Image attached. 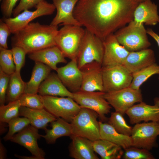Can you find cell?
Wrapping results in <instances>:
<instances>
[{"instance_id":"e0dca14e","label":"cell","mask_w":159,"mask_h":159,"mask_svg":"<svg viewBox=\"0 0 159 159\" xmlns=\"http://www.w3.org/2000/svg\"><path fill=\"white\" fill-rule=\"evenodd\" d=\"M125 114L128 117L131 124H135L142 121L159 122V107L155 104L151 105L142 101L133 105Z\"/></svg>"},{"instance_id":"3957f363","label":"cell","mask_w":159,"mask_h":159,"mask_svg":"<svg viewBox=\"0 0 159 159\" xmlns=\"http://www.w3.org/2000/svg\"><path fill=\"white\" fill-rule=\"evenodd\" d=\"M147 34L143 24L133 20L114 33L119 43L130 52L147 49L150 46Z\"/></svg>"},{"instance_id":"52a82bcc","label":"cell","mask_w":159,"mask_h":159,"mask_svg":"<svg viewBox=\"0 0 159 159\" xmlns=\"http://www.w3.org/2000/svg\"><path fill=\"white\" fill-rule=\"evenodd\" d=\"M41 97L44 108L56 118L70 123L81 107L71 97L45 95Z\"/></svg>"},{"instance_id":"f35d334b","label":"cell","mask_w":159,"mask_h":159,"mask_svg":"<svg viewBox=\"0 0 159 159\" xmlns=\"http://www.w3.org/2000/svg\"><path fill=\"white\" fill-rule=\"evenodd\" d=\"M43 0H20L18 5L13 11L12 14L15 17L22 11L29 10L33 7H35L40 2Z\"/></svg>"},{"instance_id":"c3c4849f","label":"cell","mask_w":159,"mask_h":159,"mask_svg":"<svg viewBox=\"0 0 159 159\" xmlns=\"http://www.w3.org/2000/svg\"></svg>"},{"instance_id":"7dc6e473","label":"cell","mask_w":159,"mask_h":159,"mask_svg":"<svg viewBox=\"0 0 159 159\" xmlns=\"http://www.w3.org/2000/svg\"><path fill=\"white\" fill-rule=\"evenodd\" d=\"M137 1L139 2L140 3V2L143 1L145 0H137Z\"/></svg>"},{"instance_id":"2e32d148","label":"cell","mask_w":159,"mask_h":159,"mask_svg":"<svg viewBox=\"0 0 159 159\" xmlns=\"http://www.w3.org/2000/svg\"><path fill=\"white\" fill-rule=\"evenodd\" d=\"M56 72L63 84L70 92L74 93L80 90L82 75L77 59L71 60L64 66L58 68Z\"/></svg>"},{"instance_id":"8fae6325","label":"cell","mask_w":159,"mask_h":159,"mask_svg":"<svg viewBox=\"0 0 159 159\" xmlns=\"http://www.w3.org/2000/svg\"><path fill=\"white\" fill-rule=\"evenodd\" d=\"M159 135V122H144L135 124L132 128L130 135L132 146L151 150L156 144Z\"/></svg>"},{"instance_id":"74e56055","label":"cell","mask_w":159,"mask_h":159,"mask_svg":"<svg viewBox=\"0 0 159 159\" xmlns=\"http://www.w3.org/2000/svg\"><path fill=\"white\" fill-rule=\"evenodd\" d=\"M10 77L0 69V106L4 105Z\"/></svg>"},{"instance_id":"d6986e66","label":"cell","mask_w":159,"mask_h":159,"mask_svg":"<svg viewBox=\"0 0 159 159\" xmlns=\"http://www.w3.org/2000/svg\"><path fill=\"white\" fill-rule=\"evenodd\" d=\"M153 51L148 48L130 52L123 65L131 73L155 63Z\"/></svg>"},{"instance_id":"4dcf8cb0","label":"cell","mask_w":159,"mask_h":159,"mask_svg":"<svg viewBox=\"0 0 159 159\" xmlns=\"http://www.w3.org/2000/svg\"><path fill=\"white\" fill-rule=\"evenodd\" d=\"M108 122L118 132L130 136L132 127L127 124L122 114L116 111L112 112Z\"/></svg>"},{"instance_id":"836d02e7","label":"cell","mask_w":159,"mask_h":159,"mask_svg":"<svg viewBox=\"0 0 159 159\" xmlns=\"http://www.w3.org/2000/svg\"><path fill=\"white\" fill-rule=\"evenodd\" d=\"M8 124L9 130L3 137L5 141L10 140L16 133L19 132L30 125V122L29 120L25 117H18L10 120Z\"/></svg>"},{"instance_id":"f6af8a7d","label":"cell","mask_w":159,"mask_h":159,"mask_svg":"<svg viewBox=\"0 0 159 159\" xmlns=\"http://www.w3.org/2000/svg\"><path fill=\"white\" fill-rule=\"evenodd\" d=\"M0 122V135H2L5 132L6 130V129L5 128L6 127L5 125L6 123Z\"/></svg>"},{"instance_id":"f546056e","label":"cell","mask_w":159,"mask_h":159,"mask_svg":"<svg viewBox=\"0 0 159 159\" xmlns=\"http://www.w3.org/2000/svg\"><path fill=\"white\" fill-rule=\"evenodd\" d=\"M159 74V65L155 63L132 74L133 78L130 87L140 89V86L152 75Z\"/></svg>"},{"instance_id":"d4e9b609","label":"cell","mask_w":159,"mask_h":159,"mask_svg":"<svg viewBox=\"0 0 159 159\" xmlns=\"http://www.w3.org/2000/svg\"><path fill=\"white\" fill-rule=\"evenodd\" d=\"M51 129L47 128L44 130L45 135H41L47 143L54 144L57 140L63 136L71 137L72 135L71 124L61 118L50 122Z\"/></svg>"},{"instance_id":"5b68a950","label":"cell","mask_w":159,"mask_h":159,"mask_svg":"<svg viewBox=\"0 0 159 159\" xmlns=\"http://www.w3.org/2000/svg\"><path fill=\"white\" fill-rule=\"evenodd\" d=\"M98 117V115L94 111L81 108L70 122L72 135L85 138L93 141L101 139Z\"/></svg>"},{"instance_id":"b9f144b4","label":"cell","mask_w":159,"mask_h":159,"mask_svg":"<svg viewBox=\"0 0 159 159\" xmlns=\"http://www.w3.org/2000/svg\"><path fill=\"white\" fill-rule=\"evenodd\" d=\"M147 32L148 34L151 36L156 41L159 47V36L150 28L147 29Z\"/></svg>"},{"instance_id":"4fadbf2b","label":"cell","mask_w":159,"mask_h":159,"mask_svg":"<svg viewBox=\"0 0 159 159\" xmlns=\"http://www.w3.org/2000/svg\"><path fill=\"white\" fill-rule=\"evenodd\" d=\"M103 42L102 67L123 65L130 52L119 43L114 34L107 36L103 40Z\"/></svg>"},{"instance_id":"484cf974","label":"cell","mask_w":159,"mask_h":159,"mask_svg":"<svg viewBox=\"0 0 159 159\" xmlns=\"http://www.w3.org/2000/svg\"><path fill=\"white\" fill-rule=\"evenodd\" d=\"M101 139L112 143L124 149L132 146L130 136L121 134L108 123L99 121Z\"/></svg>"},{"instance_id":"9c48e42d","label":"cell","mask_w":159,"mask_h":159,"mask_svg":"<svg viewBox=\"0 0 159 159\" xmlns=\"http://www.w3.org/2000/svg\"><path fill=\"white\" fill-rule=\"evenodd\" d=\"M104 92L118 90L130 87L133 78L123 65L102 67Z\"/></svg>"},{"instance_id":"f1b7e54d","label":"cell","mask_w":159,"mask_h":159,"mask_svg":"<svg viewBox=\"0 0 159 159\" xmlns=\"http://www.w3.org/2000/svg\"><path fill=\"white\" fill-rule=\"evenodd\" d=\"M26 85L20 73L15 72L10 75L6 97L8 102L19 100L24 93Z\"/></svg>"},{"instance_id":"7402d4cb","label":"cell","mask_w":159,"mask_h":159,"mask_svg":"<svg viewBox=\"0 0 159 159\" xmlns=\"http://www.w3.org/2000/svg\"><path fill=\"white\" fill-rule=\"evenodd\" d=\"M38 93L42 96L49 95L73 98V93L63 84L57 74L50 73L41 83Z\"/></svg>"},{"instance_id":"4316f807","label":"cell","mask_w":159,"mask_h":159,"mask_svg":"<svg viewBox=\"0 0 159 159\" xmlns=\"http://www.w3.org/2000/svg\"><path fill=\"white\" fill-rule=\"evenodd\" d=\"M52 69L45 64L35 62L31 78L26 82L24 93L34 94L38 93L39 86L50 74Z\"/></svg>"},{"instance_id":"9a60e30c","label":"cell","mask_w":159,"mask_h":159,"mask_svg":"<svg viewBox=\"0 0 159 159\" xmlns=\"http://www.w3.org/2000/svg\"><path fill=\"white\" fill-rule=\"evenodd\" d=\"M38 129L29 125L14 135L10 140L23 146L38 159H44L45 153L39 147L37 143L38 140L41 137Z\"/></svg>"},{"instance_id":"d590c367","label":"cell","mask_w":159,"mask_h":159,"mask_svg":"<svg viewBox=\"0 0 159 159\" xmlns=\"http://www.w3.org/2000/svg\"><path fill=\"white\" fill-rule=\"evenodd\" d=\"M122 155L124 159H154L155 158L149 150L131 146L124 149Z\"/></svg>"},{"instance_id":"44dd1931","label":"cell","mask_w":159,"mask_h":159,"mask_svg":"<svg viewBox=\"0 0 159 159\" xmlns=\"http://www.w3.org/2000/svg\"><path fill=\"white\" fill-rule=\"evenodd\" d=\"M72 141L69 147V155L75 159H98L95 153L93 142L87 138L77 136L70 137Z\"/></svg>"},{"instance_id":"e575fe53","label":"cell","mask_w":159,"mask_h":159,"mask_svg":"<svg viewBox=\"0 0 159 159\" xmlns=\"http://www.w3.org/2000/svg\"><path fill=\"white\" fill-rule=\"evenodd\" d=\"M21 107L32 109H41L44 108L41 95L37 93H24L19 99Z\"/></svg>"},{"instance_id":"ffe728a7","label":"cell","mask_w":159,"mask_h":159,"mask_svg":"<svg viewBox=\"0 0 159 159\" xmlns=\"http://www.w3.org/2000/svg\"><path fill=\"white\" fill-rule=\"evenodd\" d=\"M29 54V57L35 62L42 63L56 71L57 65L59 63L67 62L65 57L59 49L54 46L33 52Z\"/></svg>"},{"instance_id":"7c38bea8","label":"cell","mask_w":159,"mask_h":159,"mask_svg":"<svg viewBox=\"0 0 159 159\" xmlns=\"http://www.w3.org/2000/svg\"><path fill=\"white\" fill-rule=\"evenodd\" d=\"M104 97L115 111L123 115L134 104L143 100L140 89L130 87L120 90L105 92Z\"/></svg>"},{"instance_id":"7a4b0ae2","label":"cell","mask_w":159,"mask_h":159,"mask_svg":"<svg viewBox=\"0 0 159 159\" xmlns=\"http://www.w3.org/2000/svg\"><path fill=\"white\" fill-rule=\"evenodd\" d=\"M58 26L31 22L11 38L12 47L23 49L27 54L56 45L55 39Z\"/></svg>"},{"instance_id":"7bdbcfd3","label":"cell","mask_w":159,"mask_h":159,"mask_svg":"<svg viewBox=\"0 0 159 159\" xmlns=\"http://www.w3.org/2000/svg\"><path fill=\"white\" fill-rule=\"evenodd\" d=\"M6 149L3 144L1 140L0 141V159H5L6 157Z\"/></svg>"},{"instance_id":"ee69618b","label":"cell","mask_w":159,"mask_h":159,"mask_svg":"<svg viewBox=\"0 0 159 159\" xmlns=\"http://www.w3.org/2000/svg\"><path fill=\"white\" fill-rule=\"evenodd\" d=\"M14 156L21 159H38L36 157L32 155V156H22L15 154Z\"/></svg>"},{"instance_id":"bcb514c9","label":"cell","mask_w":159,"mask_h":159,"mask_svg":"<svg viewBox=\"0 0 159 159\" xmlns=\"http://www.w3.org/2000/svg\"><path fill=\"white\" fill-rule=\"evenodd\" d=\"M155 104L157 105L159 107V99L157 98H155L154 100Z\"/></svg>"},{"instance_id":"8d00e7d4","label":"cell","mask_w":159,"mask_h":159,"mask_svg":"<svg viewBox=\"0 0 159 159\" xmlns=\"http://www.w3.org/2000/svg\"><path fill=\"white\" fill-rule=\"evenodd\" d=\"M11 50L15 66V72L20 73L21 69L25 64L27 54L23 49L17 46L12 47Z\"/></svg>"},{"instance_id":"30bf717a","label":"cell","mask_w":159,"mask_h":159,"mask_svg":"<svg viewBox=\"0 0 159 159\" xmlns=\"http://www.w3.org/2000/svg\"><path fill=\"white\" fill-rule=\"evenodd\" d=\"M34 11L24 10L13 18H3L1 19L9 27L11 33L14 34L23 29L34 19L39 16L52 14L56 8L53 4L43 0L36 7Z\"/></svg>"},{"instance_id":"8992f818","label":"cell","mask_w":159,"mask_h":159,"mask_svg":"<svg viewBox=\"0 0 159 159\" xmlns=\"http://www.w3.org/2000/svg\"><path fill=\"white\" fill-rule=\"evenodd\" d=\"M77 60L80 69L94 62L101 64L104 51L103 40L86 29Z\"/></svg>"},{"instance_id":"5bb4252c","label":"cell","mask_w":159,"mask_h":159,"mask_svg":"<svg viewBox=\"0 0 159 159\" xmlns=\"http://www.w3.org/2000/svg\"><path fill=\"white\" fill-rule=\"evenodd\" d=\"M102 69L101 64L96 62L87 64L81 68L82 81L80 91L104 92Z\"/></svg>"},{"instance_id":"1f68e13d","label":"cell","mask_w":159,"mask_h":159,"mask_svg":"<svg viewBox=\"0 0 159 159\" xmlns=\"http://www.w3.org/2000/svg\"><path fill=\"white\" fill-rule=\"evenodd\" d=\"M21 107L19 100L0 106V122L8 123L11 120L19 117Z\"/></svg>"},{"instance_id":"83f0119b","label":"cell","mask_w":159,"mask_h":159,"mask_svg":"<svg viewBox=\"0 0 159 159\" xmlns=\"http://www.w3.org/2000/svg\"><path fill=\"white\" fill-rule=\"evenodd\" d=\"M93 146L95 152L102 159H120L124 153L121 147L103 139L94 141Z\"/></svg>"},{"instance_id":"6da1fadb","label":"cell","mask_w":159,"mask_h":159,"mask_svg":"<svg viewBox=\"0 0 159 159\" xmlns=\"http://www.w3.org/2000/svg\"><path fill=\"white\" fill-rule=\"evenodd\" d=\"M137 0H79L74 18L85 29L103 40L133 20Z\"/></svg>"},{"instance_id":"cb8c5ba5","label":"cell","mask_w":159,"mask_h":159,"mask_svg":"<svg viewBox=\"0 0 159 159\" xmlns=\"http://www.w3.org/2000/svg\"><path fill=\"white\" fill-rule=\"evenodd\" d=\"M19 115L27 118L30 125L38 129L45 130L48 124L56 120L57 118L44 108L41 109H32L21 107Z\"/></svg>"},{"instance_id":"d6a6232c","label":"cell","mask_w":159,"mask_h":159,"mask_svg":"<svg viewBox=\"0 0 159 159\" xmlns=\"http://www.w3.org/2000/svg\"><path fill=\"white\" fill-rule=\"evenodd\" d=\"M0 69L11 75L15 72L12 52L11 49L0 48Z\"/></svg>"},{"instance_id":"ba28073f","label":"cell","mask_w":159,"mask_h":159,"mask_svg":"<svg viewBox=\"0 0 159 159\" xmlns=\"http://www.w3.org/2000/svg\"><path fill=\"white\" fill-rule=\"evenodd\" d=\"M105 93L101 91H79L73 93V99L81 108H88L95 112L98 115L101 121L104 122L107 120L105 115L110 112L112 108L104 97Z\"/></svg>"},{"instance_id":"603a6c76","label":"cell","mask_w":159,"mask_h":159,"mask_svg":"<svg viewBox=\"0 0 159 159\" xmlns=\"http://www.w3.org/2000/svg\"><path fill=\"white\" fill-rule=\"evenodd\" d=\"M133 20L146 25H156L159 23L157 5L151 0L139 3L134 12Z\"/></svg>"},{"instance_id":"277c9868","label":"cell","mask_w":159,"mask_h":159,"mask_svg":"<svg viewBox=\"0 0 159 159\" xmlns=\"http://www.w3.org/2000/svg\"><path fill=\"white\" fill-rule=\"evenodd\" d=\"M82 26L65 25L58 30L55 39L56 46L65 57L77 59L85 33V29Z\"/></svg>"},{"instance_id":"60d3db41","label":"cell","mask_w":159,"mask_h":159,"mask_svg":"<svg viewBox=\"0 0 159 159\" xmlns=\"http://www.w3.org/2000/svg\"><path fill=\"white\" fill-rule=\"evenodd\" d=\"M19 0H3L1 3V11L4 18L11 17L14 8Z\"/></svg>"},{"instance_id":"ab89813d","label":"cell","mask_w":159,"mask_h":159,"mask_svg":"<svg viewBox=\"0 0 159 159\" xmlns=\"http://www.w3.org/2000/svg\"><path fill=\"white\" fill-rule=\"evenodd\" d=\"M11 33L7 24L1 19L0 20V48L8 49L7 39Z\"/></svg>"},{"instance_id":"ac0fdd59","label":"cell","mask_w":159,"mask_h":159,"mask_svg":"<svg viewBox=\"0 0 159 159\" xmlns=\"http://www.w3.org/2000/svg\"><path fill=\"white\" fill-rule=\"evenodd\" d=\"M79 0H52L57 14L50 24L58 26L72 25L82 26L74 17L73 11Z\"/></svg>"}]
</instances>
